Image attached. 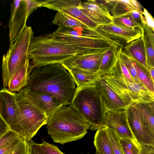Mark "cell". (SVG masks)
<instances>
[{
    "label": "cell",
    "mask_w": 154,
    "mask_h": 154,
    "mask_svg": "<svg viewBox=\"0 0 154 154\" xmlns=\"http://www.w3.org/2000/svg\"><path fill=\"white\" fill-rule=\"evenodd\" d=\"M72 78L62 64L34 68L25 88L53 95L63 106L69 105L76 90Z\"/></svg>",
    "instance_id": "6da1fadb"
},
{
    "label": "cell",
    "mask_w": 154,
    "mask_h": 154,
    "mask_svg": "<svg viewBox=\"0 0 154 154\" xmlns=\"http://www.w3.org/2000/svg\"><path fill=\"white\" fill-rule=\"evenodd\" d=\"M100 51L82 48L56 37L53 33L33 36L30 42L29 57L35 68L62 64L80 52Z\"/></svg>",
    "instance_id": "7a4b0ae2"
},
{
    "label": "cell",
    "mask_w": 154,
    "mask_h": 154,
    "mask_svg": "<svg viewBox=\"0 0 154 154\" xmlns=\"http://www.w3.org/2000/svg\"><path fill=\"white\" fill-rule=\"evenodd\" d=\"M46 125L52 140L62 144L82 139L90 128L87 121L69 105L60 108Z\"/></svg>",
    "instance_id": "3957f363"
},
{
    "label": "cell",
    "mask_w": 154,
    "mask_h": 154,
    "mask_svg": "<svg viewBox=\"0 0 154 154\" xmlns=\"http://www.w3.org/2000/svg\"><path fill=\"white\" fill-rule=\"evenodd\" d=\"M69 105L87 121L91 130L104 125L106 110L95 85L77 87Z\"/></svg>",
    "instance_id": "277c9868"
},
{
    "label": "cell",
    "mask_w": 154,
    "mask_h": 154,
    "mask_svg": "<svg viewBox=\"0 0 154 154\" xmlns=\"http://www.w3.org/2000/svg\"><path fill=\"white\" fill-rule=\"evenodd\" d=\"M16 97L20 116L14 132L28 142L47 124L48 119L29 97L24 88L16 93Z\"/></svg>",
    "instance_id": "5b68a950"
},
{
    "label": "cell",
    "mask_w": 154,
    "mask_h": 154,
    "mask_svg": "<svg viewBox=\"0 0 154 154\" xmlns=\"http://www.w3.org/2000/svg\"><path fill=\"white\" fill-rule=\"evenodd\" d=\"M31 26H27L2 57V76L3 88H6L8 83L16 72L28 60L30 42L33 36Z\"/></svg>",
    "instance_id": "8992f818"
},
{
    "label": "cell",
    "mask_w": 154,
    "mask_h": 154,
    "mask_svg": "<svg viewBox=\"0 0 154 154\" xmlns=\"http://www.w3.org/2000/svg\"><path fill=\"white\" fill-rule=\"evenodd\" d=\"M52 33L66 42L87 49L104 52L113 45L89 28L58 27Z\"/></svg>",
    "instance_id": "52a82bcc"
},
{
    "label": "cell",
    "mask_w": 154,
    "mask_h": 154,
    "mask_svg": "<svg viewBox=\"0 0 154 154\" xmlns=\"http://www.w3.org/2000/svg\"><path fill=\"white\" fill-rule=\"evenodd\" d=\"M44 2V1H13L11 5L9 23L10 46L13 44L27 26L26 21L30 14L37 8L43 7Z\"/></svg>",
    "instance_id": "ba28073f"
},
{
    "label": "cell",
    "mask_w": 154,
    "mask_h": 154,
    "mask_svg": "<svg viewBox=\"0 0 154 154\" xmlns=\"http://www.w3.org/2000/svg\"><path fill=\"white\" fill-rule=\"evenodd\" d=\"M101 76L129 106L154 101V94L142 84L122 83L108 74Z\"/></svg>",
    "instance_id": "9c48e42d"
},
{
    "label": "cell",
    "mask_w": 154,
    "mask_h": 154,
    "mask_svg": "<svg viewBox=\"0 0 154 154\" xmlns=\"http://www.w3.org/2000/svg\"><path fill=\"white\" fill-rule=\"evenodd\" d=\"M112 44L123 48L130 42L141 37L140 28L132 29L118 26L113 23L98 26L93 29Z\"/></svg>",
    "instance_id": "30bf717a"
},
{
    "label": "cell",
    "mask_w": 154,
    "mask_h": 154,
    "mask_svg": "<svg viewBox=\"0 0 154 154\" xmlns=\"http://www.w3.org/2000/svg\"><path fill=\"white\" fill-rule=\"evenodd\" d=\"M81 2L79 0H47L44 1L43 7L70 15L94 29L98 26L82 12Z\"/></svg>",
    "instance_id": "8fae6325"
},
{
    "label": "cell",
    "mask_w": 154,
    "mask_h": 154,
    "mask_svg": "<svg viewBox=\"0 0 154 154\" xmlns=\"http://www.w3.org/2000/svg\"><path fill=\"white\" fill-rule=\"evenodd\" d=\"M104 52L97 53L80 52L66 60L62 64L65 69H75L99 73Z\"/></svg>",
    "instance_id": "7c38bea8"
},
{
    "label": "cell",
    "mask_w": 154,
    "mask_h": 154,
    "mask_svg": "<svg viewBox=\"0 0 154 154\" xmlns=\"http://www.w3.org/2000/svg\"><path fill=\"white\" fill-rule=\"evenodd\" d=\"M95 85L106 111H124L129 106L101 76L97 79Z\"/></svg>",
    "instance_id": "4fadbf2b"
},
{
    "label": "cell",
    "mask_w": 154,
    "mask_h": 154,
    "mask_svg": "<svg viewBox=\"0 0 154 154\" xmlns=\"http://www.w3.org/2000/svg\"><path fill=\"white\" fill-rule=\"evenodd\" d=\"M2 106L1 115L14 132L17 128L20 113L16 100V93L10 91L7 88L0 90Z\"/></svg>",
    "instance_id": "5bb4252c"
},
{
    "label": "cell",
    "mask_w": 154,
    "mask_h": 154,
    "mask_svg": "<svg viewBox=\"0 0 154 154\" xmlns=\"http://www.w3.org/2000/svg\"><path fill=\"white\" fill-rule=\"evenodd\" d=\"M82 12L97 26L113 23L111 16L104 1L88 0L81 2Z\"/></svg>",
    "instance_id": "9a60e30c"
},
{
    "label": "cell",
    "mask_w": 154,
    "mask_h": 154,
    "mask_svg": "<svg viewBox=\"0 0 154 154\" xmlns=\"http://www.w3.org/2000/svg\"><path fill=\"white\" fill-rule=\"evenodd\" d=\"M128 123L134 137L141 145L154 146V138L150 135L143 124L137 109L133 105L126 110Z\"/></svg>",
    "instance_id": "2e32d148"
},
{
    "label": "cell",
    "mask_w": 154,
    "mask_h": 154,
    "mask_svg": "<svg viewBox=\"0 0 154 154\" xmlns=\"http://www.w3.org/2000/svg\"><path fill=\"white\" fill-rule=\"evenodd\" d=\"M104 125L114 131L120 138L136 140L129 126L126 110L106 111Z\"/></svg>",
    "instance_id": "e0dca14e"
},
{
    "label": "cell",
    "mask_w": 154,
    "mask_h": 154,
    "mask_svg": "<svg viewBox=\"0 0 154 154\" xmlns=\"http://www.w3.org/2000/svg\"><path fill=\"white\" fill-rule=\"evenodd\" d=\"M25 89L29 97L45 113L48 119L63 106L57 99L51 94L32 91Z\"/></svg>",
    "instance_id": "ac0fdd59"
},
{
    "label": "cell",
    "mask_w": 154,
    "mask_h": 154,
    "mask_svg": "<svg viewBox=\"0 0 154 154\" xmlns=\"http://www.w3.org/2000/svg\"><path fill=\"white\" fill-rule=\"evenodd\" d=\"M113 17H121L134 10L141 13L143 6L136 0H104Z\"/></svg>",
    "instance_id": "d6986e66"
},
{
    "label": "cell",
    "mask_w": 154,
    "mask_h": 154,
    "mask_svg": "<svg viewBox=\"0 0 154 154\" xmlns=\"http://www.w3.org/2000/svg\"><path fill=\"white\" fill-rule=\"evenodd\" d=\"M33 64L29 60L27 61L15 73L7 85V89L10 91L16 93L24 88L27 85L30 75L34 69Z\"/></svg>",
    "instance_id": "ffe728a7"
},
{
    "label": "cell",
    "mask_w": 154,
    "mask_h": 154,
    "mask_svg": "<svg viewBox=\"0 0 154 154\" xmlns=\"http://www.w3.org/2000/svg\"><path fill=\"white\" fill-rule=\"evenodd\" d=\"M122 50L130 59L137 62L148 70L146 51L142 37L127 44L122 48Z\"/></svg>",
    "instance_id": "44dd1931"
},
{
    "label": "cell",
    "mask_w": 154,
    "mask_h": 154,
    "mask_svg": "<svg viewBox=\"0 0 154 154\" xmlns=\"http://www.w3.org/2000/svg\"><path fill=\"white\" fill-rule=\"evenodd\" d=\"M133 106L137 110L145 127L154 138V102L139 103Z\"/></svg>",
    "instance_id": "7402d4cb"
},
{
    "label": "cell",
    "mask_w": 154,
    "mask_h": 154,
    "mask_svg": "<svg viewBox=\"0 0 154 154\" xmlns=\"http://www.w3.org/2000/svg\"><path fill=\"white\" fill-rule=\"evenodd\" d=\"M121 48L116 45H113L104 52L99 72L101 75L109 74L114 67L119 57Z\"/></svg>",
    "instance_id": "603a6c76"
},
{
    "label": "cell",
    "mask_w": 154,
    "mask_h": 154,
    "mask_svg": "<svg viewBox=\"0 0 154 154\" xmlns=\"http://www.w3.org/2000/svg\"><path fill=\"white\" fill-rule=\"evenodd\" d=\"M142 37L145 47L148 69L154 67V32L146 24L143 23L141 27Z\"/></svg>",
    "instance_id": "cb8c5ba5"
},
{
    "label": "cell",
    "mask_w": 154,
    "mask_h": 154,
    "mask_svg": "<svg viewBox=\"0 0 154 154\" xmlns=\"http://www.w3.org/2000/svg\"><path fill=\"white\" fill-rule=\"evenodd\" d=\"M72 78L77 87L95 85L100 77L99 73L73 68L66 69Z\"/></svg>",
    "instance_id": "d4e9b609"
},
{
    "label": "cell",
    "mask_w": 154,
    "mask_h": 154,
    "mask_svg": "<svg viewBox=\"0 0 154 154\" xmlns=\"http://www.w3.org/2000/svg\"><path fill=\"white\" fill-rule=\"evenodd\" d=\"M94 143L96 154H114L104 125L97 130Z\"/></svg>",
    "instance_id": "484cf974"
},
{
    "label": "cell",
    "mask_w": 154,
    "mask_h": 154,
    "mask_svg": "<svg viewBox=\"0 0 154 154\" xmlns=\"http://www.w3.org/2000/svg\"><path fill=\"white\" fill-rule=\"evenodd\" d=\"M52 23L58 27L89 28L75 17L60 11H57Z\"/></svg>",
    "instance_id": "4316f807"
},
{
    "label": "cell",
    "mask_w": 154,
    "mask_h": 154,
    "mask_svg": "<svg viewBox=\"0 0 154 154\" xmlns=\"http://www.w3.org/2000/svg\"><path fill=\"white\" fill-rule=\"evenodd\" d=\"M107 74L122 83L134 82L127 69L119 58V56L115 66Z\"/></svg>",
    "instance_id": "83f0119b"
},
{
    "label": "cell",
    "mask_w": 154,
    "mask_h": 154,
    "mask_svg": "<svg viewBox=\"0 0 154 154\" xmlns=\"http://www.w3.org/2000/svg\"><path fill=\"white\" fill-rule=\"evenodd\" d=\"M130 59L141 83L148 90L154 94V82L152 80L148 70L137 62Z\"/></svg>",
    "instance_id": "f1b7e54d"
},
{
    "label": "cell",
    "mask_w": 154,
    "mask_h": 154,
    "mask_svg": "<svg viewBox=\"0 0 154 154\" xmlns=\"http://www.w3.org/2000/svg\"><path fill=\"white\" fill-rule=\"evenodd\" d=\"M124 154H140V145L135 140L120 138Z\"/></svg>",
    "instance_id": "f546056e"
},
{
    "label": "cell",
    "mask_w": 154,
    "mask_h": 154,
    "mask_svg": "<svg viewBox=\"0 0 154 154\" xmlns=\"http://www.w3.org/2000/svg\"><path fill=\"white\" fill-rule=\"evenodd\" d=\"M105 126L114 154H124L120 143V138L117 133L112 129L106 125Z\"/></svg>",
    "instance_id": "4dcf8cb0"
},
{
    "label": "cell",
    "mask_w": 154,
    "mask_h": 154,
    "mask_svg": "<svg viewBox=\"0 0 154 154\" xmlns=\"http://www.w3.org/2000/svg\"><path fill=\"white\" fill-rule=\"evenodd\" d=\"M122 48L120 49L119 52V58L127 69L134 82L142 84L137 75L136 71L133 66L131 60L122 51Z\"/></svg>",
    "instance_id": "1f68e13d"
},
{
    "label": "cell",
    "mask_w": 154,
    "mask_h": 154,
    "mask_svg": "<svg viewBox=\"0 0 154 154\" xmlns=\"http://www.w3.org/2000/svg\"><path fill=\"white\" fill-rule=\"evenodd\" d=\"M113 23L118 26L127 29H134L140 28L131 20L126 17H113Z\"/></svg>",
    "instance_id": "d6a6232c"
},
{
    "label": "cell",
    "mask_w": 154,
    "mask_h": 154,
    "mask_svg": "<svg viewBox=\"0 0 154 154\" xmlns=\"http://www.w3.org/2000/svg\"><path fill=\"white\" fill-rule=\"evenodd\" d=\"M40 148L45 154H65L61 151L58 146L50 144L43 140L39 144Z\"/></svg>",
    "instance_id": "836d02e7"
},
{
    "label": "cell",
    "mask_w": 154,
    "mask_h": 154,
    "mask_svg": "<svg viewBox=\"0 0 154 154\" xmlns=\"http://www.w3.org/2000/svg\"><path fill=\"white\" fill-rule=\"evenodd\" d=\"M29 151L28 142L23 139L7 154H29Z\"/></svg>",
    "instance_id": "e575fe53"
},
{
    "label": "cell",
    "mask_w": 154,
    "mask_h": 154,
    "mask_svg": "<svg viewBox=\"0 0 154 154\" xmlns=\"http://www.w3.org/2000/svg\"><path fill=\"white\" fill-rule=\"evenodd\" d=\"M20 137L17 133L11 130L0 138V149Z\"/></svg>",
    "instance_id": "d590c367"
},
{
    "label": "cell",
    "mask_w": 154,
    "mask_h": 154,
    "mask_svg": "<svg viewBox=\"0 0 154 154\" xmlns=\"http://www.w3.org/2000/svg\"><path fill=\"white\" fill-rule=\"evenodd\" d=\"M126 17L129 18L141 29L143 21L142 15L137 10H134L121 17Z\"/></svg>",
    "instance_id": "8d00e7d4"
},
{
    "label": "cell",
    "mask_w": 154,
    "mask_h": 154,
    "mask_svg": "<svg viewBox=\"0 0 154 154\" xmlns=\"http://www.w3.org/2000/svg\"><path fill=\"white\" fill-rule=\"evenodd\" d=\"M23 139H24L20 137L5 145L0 149V154H7Z\"/></svg>",
    "instance_id": "74e56055"
},
{
    "label": "cell",
    "mask_w": 154,
    "mask_h": 154,
    "mask_svg": "<svg viewBox=\"0 0 154 154\" xmlns=\"http://www.w3.org/2000/svg\"><path fill=\"white\" fill-rule=\"evenodd\" d=\"M141 13L143 23L146 24L154 32V20L151 14L145 8Z\"/></svg>",
    "instance_id": "f35d334b"
},
{
    "label": "cell",
    "mask_w": 154,
    "mask_h": 154,
    "mask_svg": "<svg viewBox=\"0 0 154 154\" xmlns=\"http://www.w3.org/2000/svg\"><path fill=\"white\" fill-rule=\"evenodd\" d=\"M29 146V154H45L42 151L39 144L37 143L32 139L28 141Z\"/></svg>",
    "instance_id": "ab89813d"
},
{
    "label": "cell",
    "mask_w": 154,
    "mask_h": 154,
    "mask_svg": "<svg viewBox=\"0 0 154 154\" xmlns=\"http://www.w3.org/2000/svg\"><path fill=\"white\" fill-rule=\"evenodd\" d=\"M10 130L9 125L0 114V138Z\"/></svg>",
    "instance_id": "60d3db41"
},
{
    "label": "cell",
    "mask_w": 154,
    "mask_h": 154,
    "mask_svg": "<svg viewBox=\"0 0 154 154\" xmlns=\"http://www.w3.org/2000/svg\"><path fill=\"white\" fill-rule=\"evenodd\" d=\"M140 154H154V146L149 145H141Z\"/></svg>",
    "instance_id": "b9f144b4"
},
{
    "label": "cell",
    "mask_w": 154,
    "mask_h": 154,
    "mask_svg": "<svg viewBox=\"0 0 154 154\" xmlns=\"http://www.w3.org/2000/svg\"><path fill=\"white\" fill-rule=\"evenodd\" d=\"M148 70L152 80L154 82V67H150Z\"/></svg>",
    "instance_id": "7bdbcfd3"
},
{
    "label": "cell",
    "mask_w": 154,
    "mask_h": 154,
    "mask_svg": "<svg viewBox=\"0 0 154 154\" xmlns=\"http://www.w3.org/2000/svg\"><path fill=\"white\" fill-rule=\"evenodd\" d=\"M2 100L1 98V96L0 94V114L1 113V110H2Z\"/></svg>",
    "instance_id": "ee69618b"
}]
</instances>
